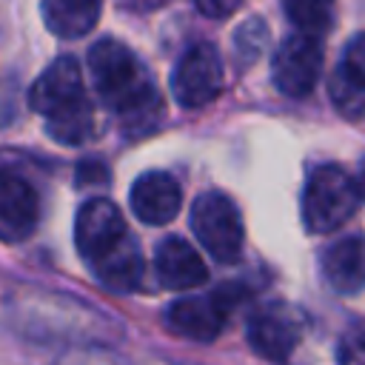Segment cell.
Masks as SVG:
<instances>
[{"mask_svg":"<svg viewBox=\"0 0 365 365\" xmlns=\"http://www.w3.org/2000/svg\"><path fill=\"white\" fill-rule=\"evenodd\" d=\"M91 86L100 103L120 114L137 131L154 125L163 114V97L145 63L114 37H103L88 48Z\"/></svg>","mask_w":365,"mask_h":365,"instance_id":"obj_1","label":"cell"},{"mask_svg":"<svg viewBox=\"0 0 365 365\" xmlns=\"http://www.w3.org/2000/svg\"><path fill=\"white\" fill-rule=\"evenodd\" d=\"M29 106L46 120V131L63 145L94 137V106L83 86L80 63L68 54L51 60L29 88Z\"/></svg>","mask_w":365,"mask_h":365,"instance_id":"obj_2","label":"cell"},{"mask_svg":"<svg viewBox=\"0 0 365 365\" xmlns=\"http://www.w3.org/2000/svg\"><path fill=\"white\" fill-rule=\"evenodd\" d=\"M356 180L331 163L314 165L302 188V225L311 234H331L345 225L359 205Z\"/></svg>","mask_w":365,"mask_h":365,"instance_id":"obj_3","label":"cell"},{"mask_svg":"<svg viewBox=\"0 0 365 365\" xmlns=\"http://www.w3.org/2000/svg\"><path fill=\"white\" fill-rule=\"evenodd\" d=\"M191 231L217 262H237L245 242L240 208L222 191H205L191 205Z\"/></svg>","mask_w":365,"mask_h":365,"instance_id":"obj_4","label":"cell"},{"mask_svg":"<svg viewBox=\"0 0 365 365\" xmlns=\"http://www.w3.org/2000/svg\"><path fill=\"white\" fill-rule=\"evenodd\" d=\"M245 297V291L237 282H225L208 297H180L165 308V325L185 339L194 342H211L225 328L228 314L234 305Z\"/></svg>","mask_w":365,"mask_h":365,"instance_id":"obj_5","label":"cell"},{"mask_svg":"<svg viewBox=\"0 0 365 365\" xmlns=\"http://www.w3.org/2000/svg\"><path fill=\"white\" fill-rule=\"evenodd\" d=\"M225 68L217 46H191L171 71V94L182 108H202L222 94Z\"/></svg>","mask_w":365,"mask_h":365,"instance_id":"obj_6","label":"cell"},{"mask_svg":"<svg viewBox=\"0 0 365 365\" xmlns=\"http://www.w3.org/2000/svg\"><path fill=\"white\" fill-rule=\"evenodd\" d=\"M319 74H322V37L294 31L277 46L271 77L285 97L311 94Z\"/></svg>","mask_w":365,"mask_h":365,"instance_id":"obj_7","label":"cell"},{"mask_svg":"<svg viewBox=\"0 0 365 365\" xmlns=\"http://www.w3.org/2000/svg\"><path fill=\"white\" fill-rule=\"evenodd\" d=\"M125 237H128V228H125L123 211L111 200L94 197L80 205L74 217V245L80 257L88 262V268L97 259H103L108 251H114Z\"/></svg>","mask_w":365,"mask_h":365,"instance_id":"obj_8","label":"cell"},{"mask_svg":"<svg viewBox=\"0 0 365 365\" xmlns=\"http://www.w3.org/2000/svg\"><path fill=\"white\" fill-rule=\"evenodd\" d=\"M248 345L268 362H285L302 336V319L288 305H265L248 319Z\"/></svg>","mask_w":365,"mask_h":365,"instance_id":"obj_9","label":"cell"},{"mask_svg":"<svg viewBox=\"0 0 365 365\" xmlns=\"http://www.w3.org/2000/svg\"><path fill=\"white\" fill-rule=\"evenodd\" d=\"M40 194L17 171L0 168V240L23 242L37 231Z\"/></svg>","mask_w":365,"mask_h":365,"instance_id":"obj_10","label":"cell"},{"mask_svg":"<svg viewBox=\"0 0 365 365\" xmlns=\"http://www.w3.org/2000/svg\"><path fill=\"white\" fill-rule=\"evenodd\" d=\"M131 211L145 225H165L180 214L182 191L168 171H145L131 185Z\"/></svg>","mask_w":365,"mask_h":365,"instance_id":"obj_11","label":"cell"},{"mask_svg":"<svg viewBox=\"0 0 365 365\" xmlns=\"http://www.w3.org/2000/svg\"><path fill=\"white\" fill-rule=\"evenodd\" d=\"M154 274L168 291H191L208 279L202 257L182 237H165L154 251Z\"/></svg>","mask_w":365,"mask_h":365,"instance_id":"obj_12","label":"cell"},{"mask_svg":"<svg viewBox=\"0 0 365 365\" xmlns=\"http://www.w3.org/2000/svg\"><path fill=\"white\" fill-rule=\"evenodd\" d=\"M322 279L336 294H359L365 288V237L351 234L331 242L319 257Z\"/></svg>","mask_w":365,"mask_h":365,"instance_id":"obj_13","label":"cell"},{"mask_svg":"<svg viewBox=\"0 0 365 365\" xmlns=\"http://www.w3.org/2000/svg\"><path fill=\"white\" fill-rule=\"evenodd\" d=\"M143 254H140V242L128 234L114 251H108L103 259H97L91 265L94 277L108 288V291H120V294H128L134 288H140L143 282Z\"/></svg>","mask_w":365,"mask_h":365,"instance_id":"obj_14","label":"cell"},{"mask_svg":"<svg viewBox=\"0 0 365 365\" xmlns=\"http://www.w3.org/2000/svg\"><path fill=\"white\" fill-rule=\"evenodd\" d=\"M43 23L54 37L77 40L86 37L103 11V0H43Z\"/></svg>","mask_w":365,"mask_h":365,"instance_id":"obj_15","label":"cell"},{"mask_svg":"<svg viewBox=\"0 0 365 365\" xmlns=\"http://www.w3.org/2000/svg\"><path fill=\"white\" fill-rule=\"evenodd\" d=\"M331 103L348 120H365V83H359L342 63L331 74Z\"/></svg>","mask_w":365,"mask_h":365,"instance_id":"obj_16","label":"cell"},{"mask_svg":"<svg viewBox=\"0 0 365 365\" xmlns=\"http://www.w3.org/2000/svg\"><path fill=\"white\" fill-rule=\"evenodd\" d=\"M282 9L297 31L317 37H322L334 20V0H282Z\"/></svg>","mask_w":365,"mask_h":365,"instance_id":"obj_17","label":"cell"},{"mask_svg":"<svg viewBox=\"0 0 365 365\" xmlns=\"http://www.w3.org/2000/svg\"><path fill=\"white\" fill-rule=\"evenodd\" d=\"M265 43H268V29H265V23H262L259 17L245 20V23L237 29V34H234V57H237V63H240V66L254 63V60L262 54Z\"/></svg>","mask_w":365,"mask_h":365,"instance_id":"obj_18","label":"cell"},{"mask_svg":"<svg viewBox=\"0 0 365 365\" xmlns=\"http://www.w3.org/2000/svg\"><path fill=\"white\" fill-rule=\"evenodd\" d=\"M342 66H345L359 83H365V31H359V34L348 43L345 57H342Z\"/></svg>","mask_w":365,"mask_h":365,"instance_id":"obj_19","label":"cell"},{"mask_svg":"<svg viewBox=\"0 0 365 365\" xmlns=\"http://www.w3.org/2000/svg\"><path fill=\"white\" fill-rule=\"evenodd\" d=\"M194 3L205 17H214V20H222L242 6V0H194Z\"/></svg>","mask_w":365,"mask_h":365,"instance_id":"obj_20","label":"cell"},{"mask_svg":"<svg viewBox=\"0 0 365 365\" xmlns=\"http://www.w3.org/2000/svg\"><path fill=\"white\" fill-rule=\"evenodd\" d=\"M120 3L128 6V9H154V6H160L165 0H120Z\"/></svg>","mask_w":365,"mask_h":365,"instance_id":"obj_21","label":"cell"},{"mask_svg":"<svg viewBox=\"0 0 365 365\" xmlns=\"http://www.w3.org/2000/svg\"><path fill=\"white\" fill-rule=\"evenodd\" d=\"M356 188H359V197L365 200V160L359 165V174H356Z\"/></svg>","mask_w":365,"mask_h":365,"instance_id":"obj_22","label":"cell"}]
</instances>
